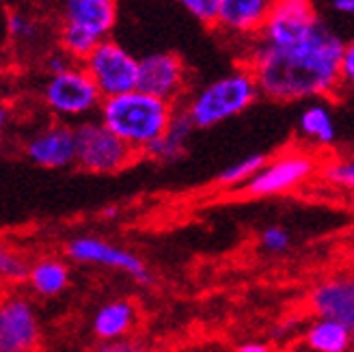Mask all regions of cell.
<instances>
[{"label":"cell","instance_id":"29","mask_svg":"<svg viewBox=\"0 0 354 352\" xmlns=\"http://www.w3.org/2000/svg\"><path fill=\"white\" fill-rule=\"evenodd\" d=\"M74 61L69 59L65 52L59 48V50H55V52H50V55L46 57V72L48 74H57V72H61V69H65L67 65H72Z\"/></svg>","mask_w":354,"mask_h":352},{"label":"cell","instance_id":"23","mask_svg":"<svg viewBox=\"0 0 354 352\" xmlns=\"http://www.w3.org/2000/svg\"><path fill=\"white\" fill-rule=\"evenodd\" d=\"M28 275V263L7 249L5 244H0V279L3 281H24Z\"/></svg>","mask_w":354,"mask_h":352},{"label":"cell","instance_id":"15","mask_svg":"<svg viewBox=\"0 0 354 352\" xmlns=\"http://www.w3.org/2000/svg\"><path fill=\"white\" fill-rule=\"evenodd\" d=\"M194 126L190 123L188 115L177 106L173 109V117L169 121V126L165 130V134L160 138H156L153 143L140 154V156H147L151 160L158 163H175L186 154V145H188V138L192 134Z\"/></svg>","mask_w":354,"mask_h":352},{"label":"cell","instance_id":"32","mask_svg":"<svg viewBox=\"0 0 354 352\" xmlns=\"http://www.w3.org/2000/svg\"><path fill=\"white\" fill-rule=\"evenodd\" d=\"M236 352H270V348L263 344H244Z\"/></svg>","mask_w":354,"mask_h":352},{"label":"cell","instance_id":"17","mask_svg":"<svg viewBox=\"0 0 354 352\" xmlns=\"http://www.w3.org/2000/svg\"><path fill=\"white\" fill-rule=\"evenodd\" d=\"M28 284L41 296H57L69 284V268L61 259H39L37 263L28 266Z\"/></svg>","mask_w":354,"mask_h":352},{"label":"cell","instance_id":"28","mask_svg":"<svg viewBox=\"0 0 354 352\" xmlns=\"http://www.w3.org/2000/svg\"><path fill=\"white\" fill-rule=\"evenodd\" d=\"M97 352H143L138 344L130 340H104V344L97 348Z\"/></svg>","mask_w":354,"mask_h":352},{"label":"cell","instance_id":"3","mask_svg":"<svg viewBox=\"0 0 354 352\" xmlns=\"http://www.w3.org/2000/svg\"><path fill=\"white\" fill-rule=\"evenodd\" d=\"M257 98V82L251 69L242 65L203 84L197 91H188L177 106L188 115L194 130H207L242 115L246 109L253 106Z\"/></svg>","mask_w":354,"mask_h":352},{"label":"cell","instance_id":"4","mask_svg":"<svg viewBox=\"0 0 354 352\" xmlns=\"http://www.w3.org/2000/svg\"><path fill=\"white\" fill-rule=\"evenodd\" d=\"M76 160L74 165L93 175H113L134 165L140 154L111 132L100 119H82L74 126Z\"/></svg>","mask_w":354,"mask_h":352},{"label":"cell","instance_id":"22","mask_svg":"<svg viewBox=\"0 0 354 352\" xmlns=\"http://www.w3.org/2000/svg\"><path fill=\"white\" fill-rule=\"evenodd\" d=\"M317 173L330 186L344 190H350L354 186V163L348 158H333V160L317 167Z\"/></svg>","mask_w":354,"mask_h":352},{"label":"cell","instance_id":"25","mask_svg":"<svg viewBox=\"0 0 354 352\" xmlns=\"http://www.w3.org/2000/svg\"><path fill=\"white\" fill-rule=\"evenodd\" d=\"M177 3H180L194 20H199L205 26H214L218 0H177Z\"/></svg>","mask_w":354,"mask_h":352},{"label":"cell","instance_id":"14","mask_svg":"<svg viewBox=\"0 0 354 352\" xmlns=\"http://www.w3.org/2000/svg\"><path fill=\"white\" fill-rule=\"evenodd\" d=\"M311 307L324 320L354 328V284L352 279H330L311 292Z\"/></svg>","mask_w":354,"mask_h":352},{"label":"cell","instance_id":"19","mask_svg":"<svg viewBox=\"0 0 354 352\" xmlns=\"http://www.w3.org/2000/svg\"><path fill=\"white\" fill-rule=\"evenodd\" d=\"M350 342L352 328L335 320L320 318L307 333V346L313 352H348Z\"/></svg>","mask_w":354,"mask_h":352},{"label":"cell","instance_id":"1","mask_svg":"<svg viewBox=\"0 0 354 352\" xmlns=\"http://www.w3.org/2000/svg\"><path fill=\"white\" fill-rule=\"evenodd\" d=\"M346 41L324 22L290 44H266L253 37L244 65L251 69L259 95L279 104L330 98L344 89L339 59Z\"/></svg>","mask_w":354,"mask_h":352},{"label":"cell","instance_id":"30","mask_svg":"<svg viewBox=\"0 0 354 352\" xmlns=\"http://www.w3.org/2000/svg\"><path fill=\"white\" fill-rule=\"evenodd\" d=\"M9 123H11V111L7 104L0 102V143H3V138L9 130Z\"/></svg>","mask_w":354,"mask_h":352},{"label":"cell","instance_id":"18","mask_svg":"<svg viewBox=\"0 0 354 352\" xmlns=\"http://www.w3.org/2000/svg\"><path fill=\"white\" fill-rule=\"evenodd\" d=\"M134 307L128 301H113L104 305L95 320H93V331L102 340H117L123 337L134 324Z\"/></svg>","mask_w":354,"mask_h":352},{"label":"cell","instance_id":"24","mask_svg":"<svg viewBox=\"0 0 354 352\" xmlns=\"http://www.w3.org/2000/svg\"><path fill=\"white\" fill-rule=\"evenodd\" d=\"M7 28L11 33L13 39H20V41H30L37 37V24L30 15L22 13V11H13L9 13V22Z\"/></svg>","mask_w":354,"mask_h":352},{"label":"cell","instance_id":"31","mask_svg":"<svg viewBox=\"0 0 354 352\" xmlns=\"http://www.w3.org/2000/svg\"><path fill=\"white\" fill-rule=\"evenodd\" d=\"M330 3H333V9L342 15H352L354 11V0H330Z\"/></svg>","mask_w":354,"mask_h":352},{"label":"cell","instance_id":"21","mask_svg":"<svg viewBox=\"0 0 354 352\" xmlns=\"http://www.w3.org/2000/svg\"><path fill=\"white\" fill-rule=\"evenodd\" d=\"M266 163V156L263 154H251V156H244L242 160L229 165L227 169H223L218 173L216 182L223 188H236V186H244L249 182L253 175L261 169V165Z\"/></svg>","mask_w":354,"mask_h":352},{"label":"cell","instance_id":"27","mask_svg":"<svg viewBox=\"0 0 354 352\" xmlns=\"http://www.w3.org/2000/svg\"><path fill=\"white\" fill-rule=\"evenodd\" d=\"M339 78L344 86L354 80V46L352 44H346V50L339 59Z\"/></svg>","mask_w":354,"mask_h":352},{"label":"cell","instance_id":"13","mask_svg":"<svg viewBox=\"0 0 354 352\" xmlns=\"http://www.w3.org/2000/svg\"><path fill=\"white\" fill-rule=\"evenodd\" d=\"M117 22V0H63L61 24L76 26L95 39H106Z\"/></svg>","mask_w":354,"mask_h":352},{"label":"cell","instance_id":"8","mask_svg":"<svg viewBox=\"0 0 354 352\" xmlns=\"http://www.w3.org/2000/svg\"><path fill=\"white\" fill-rule=\"evenodd\" d=\"M136 89L160 98L169 104H180L188 93V69L175 52H153L138 61Z\"/></svg>","mask_w":354,"mask_h":352},{"label":"cell","instance_id":"7","mask_svg":"<svg viewBox=\"0 0 354 352\" xmlns=\"http://www.w3.org/2000/svg\"><path fill=\"white\" fill-rule=\"evenodd\" d=\"M317 167H320V163L315 160V156L311 151L292 149L272 158V160L266 158L261 169L242 186L244 195L249 197L286 195V192H292L298 186L309 182L317 173Z\"/></svg>","mask_w":354,"mask_h":352},{"label":"cell","instance_id":"5","mask_svg":"<svg viewBox=\"0 0 354 352\" xmlns=\"http://www.w3.org/2000/svg\"><path fill=\"white\" fill-rule=\"evenodd\" d=\"M41 98L46 109L61 121L88 119L97 113L102 95L80 63H72L57 74H48Z\"/></svg>","mask_w":354,"mask_h":352},{"label":"cell","instance_id":"16","mask_svg":"<svg viewBox=\"0 0 354 352\" xmlns=\"http://www.w3.org/2000/svg\"><path fill=\"white\" fill-rule=\"evenodd\" d=\"M311 104L303 109L298 117V132L313 147H330L337 140V121L328 102L309 100Z\"/></svg>","mask_w":354,"mask_h":352},{"label":"cell","instance_id":"26","mask_svg":"<svg viewBox=\"0 0 354 352\" xmlns=\"http://www.w3.org/2000/svg\"><path fill=\"white\" fill-rule=\"evenodd\" d=\"M290 244H292L290 234L279 225L266 227V230L261 232V246L268 253H286L290 249Z\"/></svg>","mask_w":354,"mask_h":352},{"label":"cell","instance_id":"12","mask_svg":"<svg viewBox=\"0 0 354 352\" xmlns=\"http://www.w3.org/2000/svg\"><path fill=\"white\" fill-rule=\"evenodd\" d=\"M274 0H218L214 28L234 37L253 39L263 26Z\"/></svg>","mask_w":354,"mask_h":352},{"label":"cell","instance_id":"6","mask_svg":"<svg viewBox=\"0 0 354 352\" xmlns=\"http://www.w3.org/2000/svg\"><path fill=\"white\" fill-rule=\"evenodd\" d=\"M93 80L102 98H111L136 89L138 59H134L121 44L111 37L100 39L80 63Z\"/></svg>","mask_w":354,"mask_h":352},{"label":"cell","instance_id":"2","mask_svg":"<svg viewBox=\"0 0 354 352\" xmlns=\"http://www.w3.org/2000/svg\"><path fill=\"white\" fill-rule=\"evenodd\" d=\"M175 104H169L140 89L102 98L100 121L115 132L123 143L143 154L156 138H160L173 117Z\"/></svg>","mask_w":354,"mask_h":352},{"label":"cell","instance_id":"20","mask_svg":"<svg viewBox=\"0 0 354 352\" xmlns=\"http://www.w3.org/2000/svg\"><path fill=\"white\" fill-rule=\"evenodd\" d=\"M97 41L100 39H95L93 35H88L76 26L61 24V28H59V48L76 63H82V59L95 48Z\"/></svg>","mask_w":354,"mask_h":352},{"label":"cell","instance_id":"10","mask_svg":"<svg viewBox=\"0 0 354 352\" xmlns=\"http://www.w3.org/2000/svg\"><path fill=\"white\" fill-rule=\"evenodd\" d=\"M24 156L41 169H67L76 160L74 126L65 121H52L32 132L24 143Z\"/></svg>","mask_w":354,"mask_h":352},{"label":"cell","instance_id":"9","mask_svg":"<svg viewBox=\"0 0 354 352\" xmlns=\"http://www.w3.org/2000/svg\"><path fill=\"white\" fill-rule=\"evenodd\" d=\"M67 255L78 263H95V266L123 270L143 286L153 284V277L149 275L143 259L134 255L132 251L121 249V246H115L102 238H93V236L74 238L67 244Z\"/></svg>","mask_w":354,"mask_h":352},{"label":"cell","instance_id":"11","mask_svg":"<svg viewBox=\"0 0 354 352\" xmlns=\"http://www.w3.org/2000/svg\"><path fill=\"white\" fill-rule=\"evenodd\" d=\"M39 342V322L24 298L0 305V352H32Z\"/></svg>","mask_w":354,"mask_h":352}]
</instances>
